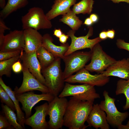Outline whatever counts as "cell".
Returning <instances> with one entry per match:
<instances>
[{"mask_svg":"<svg viewBox=\"0 0 129 129\" xmlns=\"http://www.w3.org/2000/svg\"><path fill=\"white\" fill-rule=\"evenodd\" d=\"M94 102L83 101L72 96L68 101L64 117L63 126L69 129H85V124Z\"/></svg>","mask_w":129,"mask_h":129,"instance_id":"cell-1","label":"cell"},{"mask_svg":"<svg viewBox=\"0 0 129 129\" xmlns=\"http://www.w3.org/2000/svg\"><path fill=\"white\" fill-rule=\"evenodd\" d=\"M61 59L59 57L55 58L51 64L42 70L45 80V85L48 87L50 93L55 97L58 96L65 84L61 68Z\"/></svg>","mask_w":129,"mask_h":129,"instance_id":"cell-2","label":"cell"},{"mask_svg":"<svg viewBox=\"0 0 129 129\" xmlns=\"http://www.w3.org/2000/svg\"><path fill=\"white\" fill-rule=\"evenodd\" d=\"M23 30L32 28L38 30L51 28L52 25L43 9L38 7L30 8L21 18Z\"/></svg>","mask_w":129,"mask_h":129,"instance_id":"cell-3","label":"cell"},{"mask_svg":"<svg viewBox=\"0 0 129 129\" xmlns=\"http://www.w3.org/2000/svg\"><path fill=\"white\" fill-rule=\"evenodd\" d=\"M68 101L66 97H54L49 102L47 115L49 117L48 122L50 129H62L63 126L64 117Z\"/></svg>","mask_w":129,"mask_h":129,"instance_id":"cell-4","label":"cell"},{"mask_svg":"<svg viewBox=\"0 0 129 129\" xmlns=\"http://www.w3.org/2000/svg\"><path fill=\"white\" fill-rule=\"evenodd\" d=\"M69 96L74 97L83 101L93 102L95 99L100 98L94 86L86 84L74 85L66 82L58 96L66 97Z\"/></svg>","mask_w":129,"mask_h":129,"instance_id":"cell-5","label":"cell"},{"mask_svg":"<svg viewBox=\"0 0 129 129\" xmlns=\"http://www.w3.org/2000/svg\"><path fill=\"white\" fill-rule=\"evenodd\" d=\"M91 51V62L84 67L89 71L101 73L116 60L103 50L99 43L95 45Z\"/></svg>","mask_w":129,"mask_h":129,"instance_id":"cell-6","label":"cell"},{"mask_svg":"<svg viewBox=\"0 0 129 129\" xmlns=\"http://www.w3.org/2000/svg\"><path fill=\"white\" fill-rule=\"evenodd\" d=\"M103 96L104 99L99 104L100 106L106 113L109 124L117 127L122 124L128 117L129 113L127 112H121L118 110L115 103V99L110 97L107 91H104Z\"/></svg>","mask_w":129,"mask_h":129,"instance_id":"cell-7","label":"cell"},{"mask_svg":"<svg viewBox=\"0 0 129 129\" xmlns=\"http://www.w3.org/2000/svg\"><path fill=\"white\" fill-rule=\"evenodd\" d=\"M91 52L90 51H75L64 56L63 59L65 64L63 72L64 80L85 67L91 60Z\"/></svg>","mask_w":129,"mask_h":129,"instance_id":"cell-8","label":"cell"},{"mask_svg":"<svg viewBox=\"0 0 129 129\" xmlns=\"http://www.w3.org/2000/svg\"><path fill=\"white\" fill-rule=\"evenodd\" d=\"M88 31L85 36L77 37L75 35V31L72 29L67 32V34L71 38V42L64 54V56L80 50L89 48L91 50L95 45L102 41L99 37L92 39H89V38L93 34V29L91 26H88Z\"/></svg>","mask_w":129,"mask_h":129,"instance_id":"cell-9","label":"cell"},{"mask_svg":"<svg viewBox=\"0 0 129 129\" xmlns=\"http://www.w3.org/2000/svg\"><path fill=\"white\" fill-rule=\"evenodd\" d=\"M110 80L109 77L104 75L101 73L94 75L84 67L64 80L65 82L69 83H79L86 84L94 86H103Z\"/></svg>","mask_w":129,"mask_h":129,"instance_id":"cell-10","label":"cell"},{"mask_svg":"<svg viewBox=\"0 0 129 129\" xmlns=\"http://www.w3.org/2000/svg\"><path fill=\"white\" fill-rule=\"evenodd\" d=\"M15 95L16 98L22 104V109L25 113L26 118L30 117L32 108L36 104L43 100L50 102L55 97L50 93L38 94L31 91Z\"/></svg>","mask_w":129,"mask_h":129,"instance_id":"cell-11","label":"cell"},{"mask_svg":"<svg viewBox=\"0 0 129 129\" xmlns=\"http://www.w3.org/2000/svg\"><path fill=\"white\" fill-rule=\"evenodd\" d=\"M23 80L21 86H16L15 94H21L27 92L37 90L43 93H50L48 87L42 83L29 71L27 68L23 66Z\"/></svg>","mask_w":129,"mask_h":129,"instance_id":"cell-12","label":"cell"},{"mask_svg":"<svg viewBox=\"0 0 129 129\" xmlns=\"http://www.w3.org/2000/svg\"><path fill=\"white\" fill-rule=\"evenodd\" d=\"M24 47L23 30H15L5 35L0 52L24 50Z\"/></svg>","mask_w":129,"mask_h":129,"instance_id":"cell-13","label":"cell"},{"mask_svg":"<svg viewBox=\"0 0 129 129\" xmlns=\"http://www.w3.org/2000/svg\"><path fill=\"white\" fill-rule=\"evenodd\" d=\"M23 51H22L20 57L22 66L28 69L37 79L45 85V79L42 73V68L37 57L36 52L27 53Z\"/></svg>","mask_w":129,"mask_h":129,"instance_id":"cell-14","label":"cell"},{"mask_svg":"<svg viewBox=\"0 0 129 129\" xmlns=\"http://www.w3.org/2000/svg\"><path fill=\"white\" fill-rule=\"evenodd\" d=\"M48 104L47 102L34 108L35 112L31 116L26 118L25 124L33 129H47L48 128V122L46 121L47 115Z\"/></svg>","mask_w":129,"mask_h":129,"instance_id":"cell-15","label":"cell"},{"mask_svg":"<svg viewBox=\"0 0 129 129\" xmlns=\"http://www.w3.org/2000/svg\"><path fill=\"white\" fill-rule=\"evenodd\" d=\"M88 126L97 129H109L106 113L98 104H94L86 120Z\"/></svg>","mask_w":129,"mask_h":129,"instance_id":"cell-16","label":"cell"},{"mask_svg":"<svg viewBox=\"0 0 129 129\" xmlns=\"http://www.w3.org/2000/svg\"><path fill=\"white\" fill-rule=\"evenodd\" d=\"M101 73L107 77L114 76L129 80V58L116 60Z\"/></svg>","mask_w":129,"mask_h":129,"instance_id":"cell-17","label":"cell"},{"mask_svg":"<svg viewBox=\"0 0 129 129\" xmlns=\"http://www.w3.org/2000/svg\"><path fill=\"white\" fill-rule=\"evenodd\" d=\"M23 30L24 41V51L27 53L36 52L42 46L43 36L38 30L33 29Z\"/></svg>","mask_w":129,"mask_h":129,"instance_id":"cell-18","label":"cell"},{"mask_svg":"<svg viewBox=\"0 0 129 129\" xmlns=\"http://www.w3.org/2000/svg\"><path fill=\"white\" fill-rule=\"evenodd\" d=\"M53 41V39L50 35L46 33L43 36L42 46L51 53L55 58L59 57L63 59L68 48L69 44L61 43L60 46H57L54 44Z\"/></svg>","mask_w":129,"mask_h":129,"instance_id":"cell-19","label":"cell"},{"mask_svg":"<svg viewBox=\"0 0 129 129\" xmlns=\"http://www.w3.org/2000/svg\"><path fill=\"white\" fill-rule=\"evenodd\" d=\"M76 0H54L51 9L46 14L47 17L51 21L59 15L66 13L76 3Z\"/></svg>","mask_w":129,"mask_h":129,"instance_id":"cell-20","label":"cell"},{"mask_svg":"<svg viewBox=\"0 0 129 129\" xmlns=\"http://www.w3.org/2000/svg\"><path fill=\"white\" fill-rule=\"evenodd\" d=\"M0 85L5 90L13 101L16 108L17 120L24 129H25L24 122L26 118L24 113L20 108L19 102L16 97L14 91H12L10 87L5 84L1 77H0Z\"/></svg>","mask_w":129,"mask_h":129,"instance_id":"cell-21","label":"cell"},{"mask_svg":"<svg viewBox=\"0 0 129 129\" xmlns=\"http://www.w3.org/2000/svg\"><path fill=\"white\" fill-rule=\"evenodd\" d=\"M28 0H7L4 7L0 12V18L4 19L10 14L28 4Z\"/></svg>","mask_w":129,"mask_h":129,"instance_id":"cell-22","label":"cell"},{"mask_svg":"<svg viewBox=\"0 0 129 129\" xmlns=\"http://www.w3.org/2000/svg\"><path fill=\"white\" fill-rule=\"evenodd\" d=\"M59 21L67 25L72 30L75 31L78 30L82 24V21L79 19L76 14L71 9L62 15Z\"/></svg>","mask_w":129,"mask_h":129,"instance_id":"cell-23","label":"cell"},{"mask_svg":"<svg viewBox=\"0 0 129 129\" xmlns=\"http://www.w3.org/2000/svg\"><path fill=\"white\" fill-rule=\"evenodd\" d=\"M37 57L40 63L42 70L51 64L55 58L43 47H40L36 51Z\"/></svg>","mask_w":129,"mask_h":129,"instance_id":"cell-24","label":"cell"},{"mask_svg":"<svg viewBox=\"0 0 129 129\" xmlns=\"http://www.w3.org/2000/svg\"><path fill=\"white\" fill-rule=\"evenodd\" d=\"M94 3L93 0H82L74 5L72 10L76 14H90Z\"/></svg>","mask_w":129,"mask_h":129,"instance_id":"cell-25","label":"cell"},{"mask_svg":"<svg viewBox=\"0 0 129 129\" xmlns=\"http://www.w3.org/2000/svg\"><path fill=\"white\" fill-rule=\"evenodd\" d=\"M116 95L123 94L126 99L125 104L123 107L124 110L129 108V80L120 79L117 82L115 91Z\"/></svg>","mask_w":129,"mask_h":129,"instance_id":"cell-26","label":"cell"},{"mask_svg":"<svg viewBox=\"0 0 129 129\" xmlns=\"http://www.w3.org/2000/svg\"><path fill=\"white\" fill-rule=\"evenodd\" d=\"M1 106L5 116L10 124L16 129H23V128L17 121L16 115L10 107L2 103Z\"/></svg>","mask_w":129,"mask_h":129,"instance_id":"cell-27","label":"cell"},{"mask_svg":"<svg viewBox=\"0 0 129 129\" xmlns=\"http://www.w3.org/2000/svg\"><path fill=\"white\" fill-rule=\"evenodd\" d=\"M21 56V54L9 59L0 61V77L4 75L9 77L11 76L12 66L20 59Z\"/></svg>","mask_w":129,"mask_h":129,"instance_id":"cell-28","label":"cell"},{"mask_svg":"<svg viewBox=\"0 0 129 129\" xmlns=\"http://www.w3.org/2000/svg\"><path fill=\"white\" fill-rule=\"evenodd\" d=\"M0 98L2 103L5 104L14 111H16L15 105L10 96L0 85Z\"/></svg>","mask_w":129,"mask_h":129,"instance_id":"cell-29","label":"cell"},{"mask_svg":"<svg viewBox=\"0 0 129 129\" xmlns=\"http://www.w3.org/2000/svg\"><path fill=\"white\" fill-rule=\"evenodd\" d=\"M23 50L0 52V61L9 59L20 55Z\"/></svg>","mask_w":129,"mask_h":129,"instance_id":"cell-30","label":"cell"},{"mask_svg":"<svg viewBox=\"0 0 129 129\" xmlns=\"http://www.w3.org/2000/svg\"><path fill=\"white\" fill-rule=\"evenodd\" d=\"M3 19L0 18V45H2L5 38L4 33L6 30H9L10 28L5 24Z\"/></svg>","mask_w":129,"mask_h":129,"instance_id":"cell-31","label":"cell"},{"mask_svg":"<svg viewBox=\"0 0 129 129\" xmlns=\"http://www.w3.org/2000/svg\"><path fill=\"white\" fill-rule=\"evenodd\" d=\"M12 126L10 124L5 117L0 115V129H11Z\"/></svg>","mask_w":129,"mask_h":129,"instance_id":"cell-32","label":"cell"},{"mask_svg":"<svg viewBox=\"0 0 129 129\" xmlns=\"http://www.w3.org/2000/svg\"><path fill=\"white\" fill-rule=\"evenodd\" d=\"M116 44L118 48L124 49L129 52V43L126 42L124 40L121 39H117Z\"/></svg>","mask_w":129,"mask_h":129,"instance_id":"cell-33","label":"cell"},{"mask_svg":"<svg viewBox=\"0 0 129 129\" xmlns=\"http://www.w3.org/2000/svg\"><path fill=\"white\" fill-rule=\"evenodd\" d=\"M20 60V58L18 60L14 63L12 66V70L15 73H18L22 71L23 66Z\"/></svg>","mask_w":129,"mask_h":129,"instance_id":"cell-34","label":"cell"},{"mask_svg":"<svg viewBox=\"0 0 129 129\" xmlns=\"http://www.w3.org/2000/svg\"><path fill=\"white\" fill-rule=\"evenodd\" d=\"M69 37L67 34L66 35L63 33L59 38V41L61 43H65Z\"/></svg>","mask_w":129,"mask_h":129,"instance_id":"cell-35","label":"cell"},{"mask_svg":"<svg viewBox=\"0 0 129 129\" xmlns=\"http://www.w3.org/2000/svg\"><path fill=\"white\" fill-rule=\"evenodd\" d=\"M108 38L111 39H113L115 35V31L113 29H108L106 31Z\"/></svg>","mask_w":129,"mask_h":129,"instance_id":"cell-36","label":"cell"},{"mask_svg":"<svg viewBox=\"0 0 129 129\" xmlns=\"http://www.w3.org/2000/svg\"><path fill=\"white\" fill-rule=\"evenodd\" d=\"M63 34V32L60 29L55 28L53 31V35L58 38H59Z\"/></svg>","mask_w":129,"mask_h":129,"instance_id":"cell-37","label":"cell"},{"mask_svg":"<svg viewBox=\"0 0 129 129\" xmlns=\"http://www.w3.org/2000/svg\"><path fill=\"white\" fill-rule=\"evenodd\" d=\"M106 31L104 30L99 33V37L102 40H105L108 38Z\"/></svg>","mask_w":129,"mask_h":129,"instance_id":"cell-38","label":"cell"},{"mask_svg":"<svg viewBox=\"0 0 129 129\" xmlns=\"http://www.w3.org/2000/svg\"><path fill=\"white\" fill-rule=\"evenodd\" d=\"M90 18L93 23L97 22L98 20V17L97 15L95 14H91L90 15Z\"/></svg>","mask_w":129,"mask_h":129,"instance_id":"cell-39","label":"cell"},{"mask_svg":"<svg viewBox=\"0 0 129 129\" xmlns=\"http://www.w3.org/2000/svg\"><path fill=\"white\" fill-rule=\"evenodd\" d=\"M93 23L90 17H88L85 19L83 24L88 26H89L91 25Z\"/></svg>","mask_w":129,"mask_h":129,"instance_id":"cell-40","label":"cell"},{"mask_svg":"<svg viewBox=\"0 0 129 129\" xmlns=\"http://www.w3.org/2000/svg\"><path fill=\"white\" fill-rule=\"evenodd\" d=\"M112 1L114 3H119L121 2H124L129 3V0H108Z\"/></svg>","mask_w":129,"mask_h":129,"instance_id":"cell-41","label":"cell"},{"mask_svg":"<svg viewBox=\"0 0 129 129\" xmlns=\"http://www.w3.org/2000/svg\"><path fill=\"white\" fill-rule=\"evenodd\" d=\"M117 127L118 129H129V126L123 125L122 124L119 125Z\"/></svg>","mask_w":129,"mask_h":129,"instance_id":"cell-42","label":"cell"},{"mask_svg":"<svg viewBox=\"0 0 129 129\" xmlns=\"http://www.w3.org/2000/svg\"><path fill=\"white\" fill-rule=\"evenodd\" d=\"M6 4L5 0H0V7L2 9L4 7Z\"/></svg>","mask_w":129,"mask_h":129,"instance_id":"cell-43","label":"cell"},{"mask_svg":"<svg viewBox=\"0 0 129 129\" xmlns=\"http://www.w3.org/2000/svg\"><path fill=\"white\" fill-rule=\"evenodd\" d=\"M126 125L128 126H129V119Z\"/></svg>","mask_w":129,"mask_h":129,"instance_id":"cell-44","label":"cell"}]
</instances>
